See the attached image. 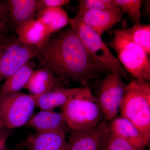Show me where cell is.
Listing matches in <instances>:
<instances>
[{
  "mask_svg": "<svg viewBox=\"0 0 150 150\" xmlns=\"http://www.w3.org/2000/svg\"><path fill=\"white\" fill-rule=\"evenodd\" d=\"M34 58L40 68L51 70L63 81L77 82L83 86L88 85L98 72L103 71L71 27L48 40L39 48Z\"/></svg>",
  "mask_w": 150,
  "mask_h": 150,
  "instance_id": "cell-1",
  "label": "cell"
},
{
  "mask_svg": "<svg viewBox=\"0 0 150 150\" xmlns=\"http://www.w3.org/2000/svg\"><path fill=\"white\" fill-rule=\"evenodd\" d=\"M121 116L137 127L149 145L150 141V84L135 79L126 85L119 108Z\"/></svg>",
  "mask_w": 150,
  "mask_h": 150,
  "instance_id": "cell-2",
  "label": "cell"
},
{
  "mask_svg": "<svg viewBox=\"0 0 150 150\" xmlns=\"http://www.w3.org/2000/svg\"><path fill=\"white\" fill-rule=\"evenodd\" d=\"M62 108V112L71 130L90 129L104 120L96 97L88 85L82 86L80 91Z\"/></svg>",
  "mask_w": 150,
  "mask_h": 150,
  "instance_id": "cell-3",
  "label": "cell"
},
{
  "mask_svg": "<svg viewBox=\"0 0 150 150\" xmlns=\"http://www.w3.org/2000/svg\"><path fill=\"white\" fill-rule=\"evenodd\" d=\"M117 54L118 61L126 71L135 79L150 83V61L143 48L134 42L127 34L126 28L114 30L109 43Z\"/></svg>",
  "mask_w": 150,
  "mask_h": 150,
  "instance_id": "cell-4",
  "label": "cell"
},
{
  "mask_svg": "<svg viewBox=\"0 0 150 150\" xmlns=\"http://www.w3.org/2000/svg\"><path fill=\"white\" fill-rule=\"evenodd\" d=\"M69 25L80 38L92 59L101 69L117 71L126 77V70L94 30L77 16L71 18Z\"/></svg>",
  "mask_w": 150,
  "mask_h": 150,
  "instance_id": "cell-5",
  "label": "cell"
},
{
  "mask_svg": "<svg viewBox=\"0 0 150 150\" xmlns=\"http://www.w3.org/2000/svg\"><path fill=\"white\" fill-rule=\"evenodd\" d=\"M39 48L6 36L0 40V82L6 79L26 62L34 58Z\"/></svg>",
  "mask_w": 150,
  "mask_h": 150,
  "instance_id": "cell-6",
  "label": "cell"
},
{
  "mask_svg": "<svg viewBox=\"0 0 150 150\" xmlns=\"http://www.w3.org/2000/svg\"><path fill=\"white\" fill-rule=\"evenodd\" d=\"M35 107L32 95L19 92L0 95V112L4 128L11 129L26 125Z\"/></svg>",
  "mask_w": 150,
  "mask_h": 150,
  "instance_id": "cell-7",
  "label": "cell"
},
{
  "mask_svg": "<svg viewBox=\"0 0 150 150\" xmlns=\"http://www.w3.org/2000/svg\"><path fill=\"white\" fill-rule=\"evenodd\" d=\"M117 71H110L100 82L97 96L103 116L111 121L118 114L126 84Z\"/></svg>",
  "mask_w": 150,
  "mask_h": 150,
  "instance_id": "cell-8",
  "label": "cell"
},
{
  "mask_svg": "<svg viewBox=\"0 0 150 150\" xmlns=\"http://www.w3.org/2000/svg\"><path fill=\"white\" fill-rule=\"evenodd\" d=\"M70 132L69 150H105L110 134L109 123L103 120L95 127Z\"/></svg>",
  "mask_w": 150,
  "mask_h": 150,
  "instance_id": "cell-9",
  "label": "cell"
},
{
  "mask_svg": "<svg viewBox=\"0 0 150 150\" xmlns=\"http://www.w3.org/2000/svg\"><path fill=\"white\" fill-rule=\"evenodd\" d=\"M0 7L8 25L16 29L20 25L34 18L37 0H8L1 4Z\"/></svg>",
  "mask_w": 150,
  "mask_h": 150,
  "instance_id": "cell-10",
  "label": "cell"
},
{
  "mask_svg": "<svg viewBox=\"0 0 150 150\" xmlns=\"http://www.w3.org/2000/svg\"><path fill=\"white\" fill-rule=\"evenodd\" d=\"M38 133L66 134L71 131L63 112L41 110L33 116L26 124Z\"/></svg>",
  "mask_w": 150,
  "mask_h": 150,
  "instance_id": "cell-11",
  "label": "cell"
},
{
  "mask_svg": "<svg viewBox=\"0 0 150 150\" xmlns=\"http://www.w3.org/2000/svg\"><path fill=\"white\" fill-rule=\"evenodd\" d=\"M124 12L118 7L88 11L81 17L82 21L102 37L103 33L122 20Z\"/></svg>",
  "mask_w": 150,
  "mask_h": 150,
  "instance_id": "cell-12",
  "label": "cell"
},
{
  "mask_svg": "<svg viewBox=\"0 0 150 150\" xmlns=\"http://www.w3.org/2000/svg\"><path fill=\"white\" fill-rule=\"evenodd\" d=\"M81 88V87L72 88L59 87L42 94L32 95L35 106L41 110H52L56 107H64Z\"/></svg>",
  "mask_w": 150,
  "mask_h": 150,
  "instance_id": "cell-13",
  "label": "cell"
},
{
  "mask_svg": "<svg viewBox=\"0 0 150 150\" xmlns=\"http://www.w3.org/2000/svg\"><path fill=\"white\" fill-rule=\"evenodd\" d=\"M23 146L28 150H69L65 134L61 133H38L30 134Z\"/></svg>",
  "mask_w": 150,
  "mask_h": 150,
  "instance_id": "cell-14",
  "label": "cell"
},
{
  "mask_svg": "<svg viewBox=\"0 0 150 150\" xmlns=\"http://www.w3.org/2000/svg\"><path fill=\"white\" fill-rule=\"evenodd\" d=\"M109 123L110 133L126 140L139 149L148 146L141 132L129 120L120 115L116 116Z\"/></svg>",
  "mask_w": 150,
  "mask_h": 150,
  "instance_id": "cell-15",
  "label": "cell"
},
{
  "mask_svg": "<svg viewBox=\"0 0 150 150\" xmlns=\"http://www.w3.org/2000/svg\"><path fill=\"white\" fill-rule=\"evenodd\" d=\"M63 81L51 70L46 68L34 70L25 88L34 95L45 93L63 86Z\"/></svg>",
  "mask_w": 150,
  "mask_h": 150,
  "instance_id": "cell-16",
  "label": "cell"
},
{
  "mask_svg": "<svg viewBox=\"0 0 150 150\" xmlns=\"http://www.w3.org/2000/svg\"><path fill=\"white\" fill-rule=\"evenodd\" d=\"M18 40L27 45L40 48L49 39V35L36 19L33 18L17 28Z\"/></svg>",
  "mask_w": 150,
  "mask_h": 150,
  "instance_id": "cell-17",
  "label": "cell"
},
{
  "mask_svg": "<svg viewBox=\"0 0 150 150\" xmlns=\"http://www.w3.org/2000/svg\"><path fill=\"white\" fill-rule=\"evenodd\" d=\"M36 14V20L49 35L69 24L71 18L62 7L46 8Z\"/></svg>",
  "mask_w": 150,
  "mask_h": 150,
  "instance_id": "cell-18",
  "label": "cell"
},
{
  "mask_svg": "<svg viewBox=\"0 0 150 150\" xmlns=\"http://www.w3.org/2000/svg\"><path fill=\"white\" fill-rule=\"evenodd\" d=\"M35 65L33 60H30L6 79L0 89V95L16 93L25 87Z\"/></svg>",
  "mask_w": 150,
  "mask_h": 150,
  "instance_id": "cell-19",
  "label": "cell"
},
{
  "mask_svg": "<svg viewBox=\"0 0 150 150\" xmlns=\"http://www.w3.org/2000/svg\"><path fill=\"white\" fill-rule=\"evenodd\" d=\"M127 34L135 43L141 46L148 55L150 54V25L137 24L126 28Z\"/></svg>",
  "mask_w": 150,
  "mask_h": 150,
  "instance_id": "cell-20",
  "label": "cell"
},
{
  "mask_svg": "<svg viewBox=\"0 0 150 150\" xmlns=\"http://www.w3.org/2000/svg\"><path fill=\"white\" fill-rule=\"evenodd\" d=\"M142 2L141 0H112L115 7L119 8L129 15L134 25L140 24Z\"/></svg>",
  "mask_w": 150,
  "mask_h": 150,
  "instance_id": "cell-21",
  "label": "cell"
},
{
  "mask_svg": "<svg viewBox=\"0 0 150 150\" xmlns=\"http://www.w3.org/2000/svg\"><path fill=\"white\" fill-rule=\"evenodd\" d=\"M76 16L81 17L87 11L109 9L115 8L112 0H80Z\"/></svg>",
  "mask_w": 150,
  "mask_h": 150,
  "instance_id": "cell-22",
  "label": "cell"
},
{
  "mask_svg": "<svg viewBox=\"0 0 150 150\" xmlns=\"http://www.w3.org/2000/svg\"><path fill=\"white\" fill-rule=\"evenodd\" d=\"M135 148L129 142L110 133L105 150H143Z\"/></svg>",
  "mask_w": 150,
  "mask_h": 150,
  "instance_id": "cell-23",
  "label": "cell"
},
{
  "mask_svg": "<svg viewBox=\"0 0 150 150\" xmlns=\"http://www.w3.org/2000/svg\"><path fill=\"white\" fill-rule=\"evenodd\" d=\"M71 2L69 0H37V12L50 8L62 7Z\"/></svg>",
  "mask_w": 150,
  "mask_h": 150,
  "instance_id": "cell-24",
  "label": "cell"
},
{
  "mask_svg": "<svg viewBox=\"0 0 150 150\" xmlns=\"http://www.w3.org/2000/svg\"><path fill=\"white\" fill-rule=\"evenodd\" d=\"M8 26L0 7V40L6 36Z\"/></svg>",
  "mask_w": 150,
  "mask_h": 150,
  "instance_id": "cell-25",
  "label": "cell"
},
{
  "mask_svg": "<svg viewBox=\"0 0 150 150\" xmlns=\"http://www.w3.org/2000/svg\"><path fill=\"white\" fill-rule=\"evenodd\" d=\"M4 128L0 126V145L4 142H6L7 138L8 135L7 132L4 131Z\"/></svg>",
  "mask_w": 150,
  "mask_h": 150,
  "instance_id": "cell-26",
  "label": "cell"
},
{
  "mask_svg": "<svg viewBox=\"0 0 150 150\" xmlns=\"http://www.w3.org/2000/svg\"><path fill=\"white\" fill-rule=\"evenodd\" d=\"M5 143L6 142H3L2 144L0 145V150H8L6 148Z\"/></svg>",
  "mask_w": 150,
  "mask_h": 150,
  "instance_id": "cell-27",
  "label": "cell"
},
{
  "mask_svg": "<svg viewBox=\"0 0 150 150\" xmlns=\"http://www.w3.org/2000/svg\"><path fill=\"white\" fill-rule=\"evenodd\" d=\"M0 126L2 127V128H4L3 126L2 123L1 119V112H0Z\"/></svg>",
  "mask_w": 150,
  "mask_h": 150,
  "instance_id": "cell-28",
  "label": "cell"
},
{
  "mask_svg": "<svg viewBox=\"0 0 150 150\" xmlns=\"http://www.w3.org/2000/svg\"><path fill=\"white\" fill-rule=\"evenodd\" d=\"M143 150H146L145 149H143Z\"/></svg>",
  "mask_w": 150,
  "mask_h": 150,
  "instance_id": "cell-29",
  "label": "cell"
},
{
  "mask_svg": "<svg viewBox=\"0 0 150 150\" xmlns=\"http://www.w3.org/2000/svg\"><path fill=\"white\" fill-rule=\"evenodd\" d=\"M19 150H21V149H19Z\"/></svg>",
  "mask_w": 150,
  "mask_h": 150,
  "instance_id": "cell-30",
  "label": "cell"
}]
</instances>
